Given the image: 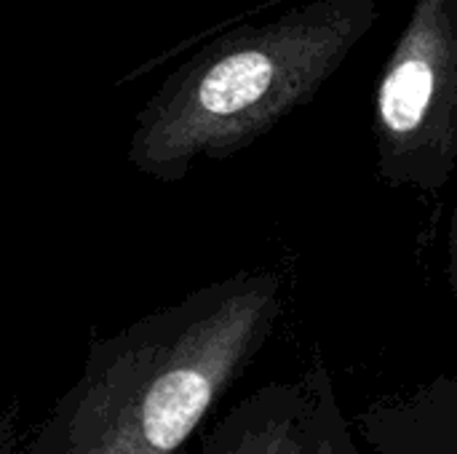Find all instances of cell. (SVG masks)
Listing matches in <instances>:
<instances>
[{"label": "cell", "instance_id": "1", "mask_svg": "<svg viewBox=\"0 0 457 454\" xmlns=\"http://www.w3.org/2000/svg\"><path fill=\"white\" fill-rule=\"evenodd\" d=\"M284 313L276 270H241L94 340L29 454H179Z\"/></svg>", "mask_w": 457, "mask_h": 454}, {"label": "cell", "instance_id": "2", "mask_svg": "<svg viewBox=\"0 0 457 454\" xmlns=\"http://www.w3.org/2000/svg\"><path fill=\"white\" fill-rule=\"evenodd\" d=\"M375 19V0H313L212 40L137 112L129 163L171 185L201 161L241 153L308 104Z\"/></svg>", "mask_w": 457, "mask_h": 454}, {"label": "cell", "instance_id": "3", "mask_svg": "<svg viewBox=\"0 0 457 454\" xmlns=\"http://www.w3.org/2000/svg\"><path fill=\"white\" fill-rule=\"evenodd\" d=\"M378 174L442 190L457 166V0H420L375 94Z\"/></svg>", "mask_w": 457, "mask_h": 454}, {"label": "cell", "instance_id": "4", "mask_svg": "<svg viewBox=\"0 0 457 454\" xmlns=\"http://www.w3.org/2000/svg\"><path fill=\"white\" fill-rule=\"evenodd\" d=\"M201 454H364L345 420L324 361L295 380L265 383L220 420L204 439Z\"/></svg>", "mask_w": 457, "mask_h": 454}, {"label": "cell", "instance_id": "5", "mask_svg": "<svg viewBox=\"0 0 457 454\" xmlns=\"http://www.w3.org/2000/svg\"><path fill=\"white\" fill-rule=\"evenodd\" d=\"M364 436H367V442L372 444V450H378V454H457L455 433H453V436H442L439 442H436L434 436H420L418 444H415V442H410V439L402 436V433H399V439H396V436H391V433H386V431H375V428L367 425Z\"/></svg>", "mask_w": 457, "mask_h": 454}, {"label": "cell", "instance_id": "6", "mask_svg": "<svg viewBox=\"0 0 457 454\" xmlns=\"http://www.w3.org/2000/svg\"><path fill=\"white\" fill-rule=\"evenodd\" d=\"M447 281H450V289L457 300V203L455 211H453V227H450V254H447Z\"/></svg>", "mask_w": 457, "mask_h": 454}]
</instances>
